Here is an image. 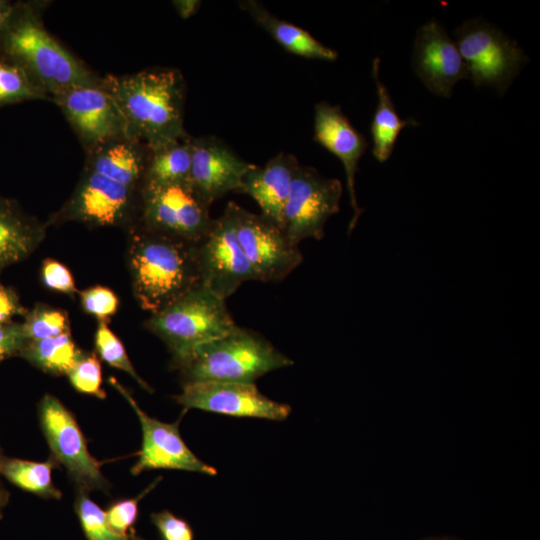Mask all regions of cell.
Returning a JSON list of instances; mask_svg holds the SVG:
<instances>
[{
    "label": "cell",
    "mask_w": 540,
    "mask_h": 540,
    "mask_svg": "<svg viewBox=\"0 0 540 540\" xmlns=\"http://www.w3.org/2000/svg\"><path fill=\"white\" fill-rule=\"evenodd\" d=\"M101 85L116 101L129 138L148 148L187 135L184 129L185 82L174 68H148L106 75Z\"/></svg>",
    "instance_id": "obj_1"
},
{
    "label": "cell",
    "mask_w": 540,
    "mask_h": 540,
    "mask_svg": "<svg viewBox=\"0 0 540 540\" xmlns=\"http://www.w3.org/2000/svg\"><path fill=\"white\" fill-rule=\"evenodd\" d=\"M0 57L23 69L51 100L73 87L101 81L47 31L38 3H14L0 27Z\"/></svg>",
    "instance_id": "obj_2"
},
{
    "label": "cell",
    "mask_w": 540,
    "mask_h": 540,
    "mask_svg": "<svg viewBox=\"0 0 540 540\" xmlns=\"http://www.w3.org/2000/svg\"><path fill=\"white\" fill-rule=\"evenodd\" d=\"M196 244L144 228L133 236L129 265L142 309L154 314L200 283Z\"/></svg>",
    "instance_id": "obj_3"
},
{
    "label": "cell",
    "mask_w": 540,
    "mask_h": 540,
    "mask_svg": "<svg viewBox=\"0 0 540 540\" xmlns=\"http://www.w3.org/2000/svg\"><path fill=\"white\" fill-rule=\"evenodd\" d=\"M293 361L262 335L238 325L229 333L198 346L179 368L183 384L254 383Z\"/></svg>",
    "instance_id": "obj_4"
},
{
    "label": "cell",
    "mask_w": 540,
    "mask_h": 540,
    "mask_svg": "<svg viewBox=\"0 0 540 540\" xmlns=\"http://www.w3.org/2000/svg\"><path fill=\"white\" fill-rule=\"evenodd\" d=\"M146 325L167 345L172 366L177 369L198 346L229 333L237 326L226 299L202 283L152 314Z\"/></svg>",
    "instance_id": "obj_5"
},
{
    "label": "cell",
    "mask_w": 540,
    "mask_h": 540,
    "mask_svg": "<svg viewBox=\"0 0 540 540\" xmlns=\"http://www.w3.org/2000/svg\"><path fill=\"white\" fill-rule=\"evenodd\" d=\"M454 38L476 87H492L503 94L528 61L517 42L482 19L464 22Z\"/></svg>",
    "instance_id": "obj_6"
},
{
    "label": "cell",
    "mask_w": 540,
    "mask_h": 540,
    "mask_svg": "<svg viewBox=\"0 0 540 540\" xmlns=\"http://www.w3.org/2000/svg\"><path fill=\"white\" fill-rule=\"evenodd\" d=\"M40 426L57 462L63 464L80 491L108 492L101 464L88 451L86 438L73 414L55 396L46 394L38 406Z\"/></svg>",
    "instance_id": "obj_7"
},
{
    "label": "cell",
    "mask_w": 540,
    "mask_h": 540,
    "mask_svg": "<svg viewBox=\"0 0 540 540\" xmlns=\"http://www.w3.org/2000/svg\"><path fill=\"white\" fill-rule=\"evenodd\" d=\"M227 205L233 215L237 239L257 281H282L302 263L298 245L288 239L280 226L233 201Z\"/></svg>",
    "instance_id": "obj_8"
},
{
    "label": "cell",
    "mask_w": 540,
    "mask_h": 540,
    "mask_svg": "<svg viewBox=\"0 0 540 540\" xmlns=\"http://www.w3.org/2000/svg\"><path fill=\"white\" fill-rule=\"evenodd\" d=\"M339 179L325 178L315 168L299 165L283 211L282 229L295 245L324 237L327 220L339 211Z\"/></svg>",
    "instance_id": "obj_9"
},
{
    "label": "cell",
    "mask_w": 540,
    "mask_h": 540,
    "mask_svg": "<svg viewBox=\"0 0 540 540\" xmlns=\"http://www.w3.org/2000/svg\"><path fill=\"white\" fill-rule=\"evenodd\" d=\"M143 228L190 243H198L213 223L209 207L189 185L142 186Z\"/></svg>",
    "instance_id": "obj_10"
},
{
    "label": "cell",
    "mask_w": 540,
    "mask_h": 540,
    "mask_svg": "<svg viewBox=\"0 0 540 540\" xmlns=\"http://www.w3.org/2000/svg\"><path fill=\"white\" fill-rule=\"evenodd\" d=\"M196 257L200 283L224 299L234 294L244 282L257 281L237 239L228 205L220 217L213 219L208 233L196 244Z\"/></svg>",
    "instance_id": "obj_11"
},
{
    "label": "cell",
    "mask_w": 540,
    "mask_h": 540,
    "mask_svg": "<svg viewBox=\"0 0 540 540\" xmlns=\"http://www.w3.org/2000/svg\"><path fill=\"white\" fill-rule=\"evenodd\" d=\"M52 101L61 109L87 152L110 140L129 138L124 117L101 81L68 89Z\"/></svg>",
    "instance_id": "obj_12"
},
{
    "label": "cell",
    "mask_w": 540,
    "mask_h": 540,
    "mask_svg": "<svg viewBox=\"0 0 540 540\" xmlns=\"http://www.w3.org/2000/svg\"><path fill=\"white\" fill-rule=\"evenodd\" d=\"M174 400L185 409H200L233 417L283 421L291 413L288 404L262 394L255 383L199 382L183 384Z\"/></svg>",
    "instance_id": "obj_13"
},
{
    "label": "cell",
    "mask_w": 540,
    "mask_h": 540,
    "mask_svg": "<svg viewBox=\"0 0 540 540\" xmlns=\"http://www.w3.org/2000/svg\"><path fill=\"white\" fill-rule=\"evenodd\" d=\"M110 384L119 391L135 411L142 430L138 460L131 468L133 475L146 470L173 469L216 475L214 467L200 460L186 445L179 432V420L165 423L147 415L134 398L115 378Z\"/></svg>",
    "instance_id": "obj_14"
},
{
    "label": "cell",
    "mask_w": 540,
    "mask_h": 540,
    "mask_svg": "<svg viewBox=\"0 0 540 540\" xmlns=\"http://www.w3.org/2000/svg\"><path fill=\"white\" fill-rule=\"evenodd\" d=\"M250 166L214 136L191 137L189 186L208 207L230 192H239Z\"/></svg>",
    "instance_id": "obj_15"
},
{
    "label": "cell",
    "mask_w": 540,
    "mask_h": 540,
    "mask_svg": "<svg viewBox=\"0 0 540 540\" xmlns=\"http://www.w3.org/2000/svg\"><path fill=\"white\" fill-rule=\"evenodd\" d=\"M412 65L423 84L432 93L445 98L451 96L458 81L469 78L454 39L436 20H430L418 29Z\"/></svg>",
    "instance_id": "obj_16"
},
{
    "label": "cell",
    "mask_w": 540,
    "mask_h": 540,
    "mask_svg": "<svg viewBox=\"0 0 540 540\" xmlns=\"http://www.w3.org/2000/svg\"><path fill=\"white\" fill-rule=\"evenodd\" d=\"M314 139L342 163L350 205L353 210L348 234L355 228L362 209L357 203L355 175L358 163L368 147L366 138L352 125L339 106L320 102L315 106Z\"/></svg>",
    "instance_id": "obj_17"
},
{
    "label": "cell",
    "mask_w": 540,
    "mask_h": 540,
    "mask_svg": "<svg viewBox=\"0 0 540 540\" xmlns=\"http://www.w3.org/2000/svg\"><path fill=\"white\" fill-rule=\"evenodd\" d=\"M134 193V189L85 169L65 214L91 225H115L129 213Z\"/></svg>",
    "instance_id": "obj_18"
},
{
    "label": "cell",
    "mask_w": 540,
    "mask_h": 540,
    "mask_svg": "<svg viewBox=\"0 0 540 540\" xmlns=\"http://www.w3.org/2000/svg\"><path fill=\"white\" fill-rule=\"evenodd\" d=\"M299 165L294 155L284 152L277 154L263 167L251 164L239 192L254 199L261 209V215L282 228L284 207Z\"/></svg>",
    "instance_id": "obj_19"
},
{
    "label": "cell",
    "mask_w": 540,
    "mask_h": 540,
    "mask_svg": "<svg viewBox=\"0 0 540 540\" xmlns=\"http://www.w3.org/2000/svg\"><path fill=\"white\" fill-rule=\"evenodd\" d=\"M86 170L136 190L143 182L148 147L132 138L110 140L87 152Z\"/></svg>",
    "instance_id": "obj_20"
},
{
    "label": "cell",
    "mask_w": 540,
    "mask_h": 540,
    "mask_svg": "<svg viewBox=\"0 0 540 540\" xmlns=\"http://www.w3.org/2000/svg\"><path fill=\"white\" fill-rule=\"evenodd\" d=\"M45 230L16 201L0 196V272L27 258L44 239Z\"/></svg>",
    "instance_id": "obj_21"
},
{
    "label": "cell",
    "mask_w": 540,
    "mask_h": 540,
    "mask_svg": "<svg viewBox=\"0 0 540 540\" xmlns=\"http://www.w3.org/2000/svg\"><path fill=\"white\" fill-rule=\"evenodd\" d=\"M239 6L288 52L311 59H337V51L323 45L306 30L275 17L258 1H241Z\"/></svg>",
    "instance_id": "obj_22"
},
{
    "label": "cell",
    "mask_w": 540,
    "mask_h": 540,
    "mask_svg": "<svg viewBox=\"0 0 540 540\" xmlns=\"http://www.w3.org/2000/svg\"><path fill=\"white\" fill-rule=\"evenodd\" d=\"M191 136L148 148L142 186L189 185Z\"/></svg>",
    "instance_id": "obj_23"
},
{
    "label": "cell",
    "mask_w": 540,
    "mask_h": 540,
    "mask_svg": "<svg viewBox=\"0 0 540 540\" xmlns=\"http://www.w3.org/2000/svg\"><path fill=\"white\" fill-rule=\"evenodd\" d=\"M372 75L377 91V107L371 122L372 154L380 163L386 162L393 153L401 130L418 125L413 118L402 120L394 106L389 91L379 78V58L372 64Z\"/></svg>",
    "instance_id": "obj_24"
},
{
    "label": "cell",
    "mask_w": 540,
    "mask_h": 540,
    "mask_svg": "<svg viewBox=\"0 0 540 540\" xmlns=\"http://www.w3.org/2000/svg\"><path fill=\"white\" fill-rule=\"evenodd\" d=\"M83 352L74 343L70 332L41 340L27 341L18 356L53 375H68Z\"/></svg>",
    "instance_id": "obj_25"
},
{
    "label": "cell",
    "mask_w": 540,
    "mask_h": 540,
    "mask_svg": "<svg viewBox=\"0 0 540 540\" xmlns=\"http://www.w3.org/2000/svg\"><path fill=\"white\" fill-rule=\"evenodd\" d=\"M56 463L53 456L44 462L3 456L0 462V475L18 488L42 498L60 499L62 493L52 480V471Z\"/></svg>",
    "instance_id": "obj_26"
},
{
    "label": "cell",
    "mask_w": 540,
    "mask_h": 540,
    "mask_svg": "<svg viewBox=\"0 0 540 540\" xmlns=\"http://www.w3.org/2000/svg\"><path fill=\"white\" fill-rule=\"evenodd\" d=\"M27 100H51L15 64L0 60V105L13 104Z\"/></svg>",
    "instance_id": "obj_27"
},
{
    "label": "cell",
    "mask_w": 540,
    "mask_h": 540,
    "mask_svg": "<svg viewBox=\"0 0 540 540\" xmlns=\"http://www.w3.org/2000/svg\"><path fill=\"white\" fill-rule=\"evenodd\" d=\"M22 332L27 341L41 340L70 332L67 314L60 310L37 305L27 312L21 323Z\"/></svg>",
    "instance_id": "obj_28"
},
{
    "label": "cell",
    "mask_w": 540,
    "mask_h": 540,
    "mask_svg": "<svg viewBox=\"0 0 540 540\" xmlns=\"http://www.w3.org/2000/svg\"><path fill=\"white\" fill-rule=\"evenodd\" d=\"M95 348L102 360L110 366L129 374L144 390L152 392V388L136 372L125 347L113 333L105 320H100L95 333Z\"/></svg>",
    "instance_id": "obj_29"
},
{
    "label": "cell",
    "mask_w": 540,
    "mask_h": 540,
    "mask_svg": "<svg viewBox=\"0 0 540 540\" xmlns=\"http://www.w3.org/2000/svg\"><path fill=\"white\" fill-rule=\"evenodd\" d=\"M75 512L87 540H129L115 532L109 525L106 513L84 491L78 492Z\"/></svg>",
    "instance_id": "obj_30"
},
{
    "label": "cell",
    "mask_w": 540,
    "mask_h": 540,
    "mask_svg": "<svg viewBox=\"0 0 540 540\" xmlns=\"http://www.w3.org/2000/svg\"><path fill=\"white\" fill-rule=\"evenodd\" d=\"M71 385L84 394L96 396L99 399L106 397L102 389V367L95 353L84 354L67 375Z\"/></svg>",
    "instance_id": "obj_31"
},
{
    "label": "cell",
    "mask_w": 540,
    "mask_h": 540,
    "mask_svg": "<svg viewBox=\"0 0 540 540\" xmlns=\"http://www.w3.org/2000/svg\"><path fill=\"white\" fill-rule=\"evenodd\" d=\"M80 299L83 309L100 320L113 315L118 308V298L115 293L103 286H95L82 291Z\"/></svg>",
    "instance_id": "obj_32"
},
{
    "label": "cell",
    "mask_w": 540,
    "mask_h": 540,
    "mask_svg": "<svg viewBox=\"0 0 540 540\" xmlns=\"http://www.w3.org/2000/svg\"><path fill=\"white\" fill-rule=\"evenodd\" d=\"M156 483L157 481H155L150 488L146 489L141 496L132 499H123L109 506L105 513L110 527L115 532L124 536H130L132 534H129L128 531L131 530L137 520L139 500L144 494L149 492Z\"/></svg>",
    "instance_id": "obj_33"
},
{
    "label": "cell",
    "mask_w": 540,
    "mask_h": 540,
    "mask_svg": "<svg viewBox=\"0 0 540 540\" xmlns=\"http://www.w3.org/2000/svg\"><path fill=\"white\" fill-rule=\"evenodd\" d=\"M151 521L162 540H194L190 524L168 510L152 513Z\"/></svg>",
    "instance_id": "obj_34"
},
{
    "label": "cell",
    "mask_w": 540,
    "mask_h": 540,
    "mask_svg": "<svg viewBox=\"0 0 540 540\" xmlns=\"http://www.w3.org/2000/svg\"><path fill=\"white\" fill-rule=\"evenodd\" d=\"M43 283L51 290L73 294L76 292L75 281L70 270L54 259H46L42 264Z\"/></svg>",
    "instance_id": "obj_35"
},
{
    "label": "cell",
    "mask_w": 540,
    "mask_h": 540,
    "mask_svg": "<svg viewBox=\"0 0 540 540\" xmlns=\"http://www.w3.org/2000/svg\"><path fill=\"white\" fill-rule=\"evenodd\" d=\"M26 342L21 324L10 322L0 325V362L18 355Z\"/></svg>",
    "instance_id": "obj_36"
},
{
    "label": "cell",
    "mask_w": 540,
    "mask_h": 540,
    "mask_svg": "<svg viewBox=\"0 0 540 540\" xmlns=\"http://www.w3.org/2000/svg\"><path fill=\"white\" fill-rule=\"evenodd\" d=\"M26 309L21 305L17 294L0 283V325L11 322L15 315H26Z\"/></svg>",
    "instance_id": "obj_37"
},
{
    "label": "cell",
    "mask_w": 540,
    "mask_h": 540,
    "mask_svg": "<svg viewBox=\"0 0 540 540\" xmlns=\"http://www.w3.org/2000/svg\"><path fill=\"white\" fill-rule=\"evenodd\" d=\"M173 6L175 7L179 16L183 19H188L197 13L201 1L197 0H176L173 1Z\"/></svg>",
    "instance_id": "obj_38"
},
{
    "label": "cell",
    "mask_w": 540,
    "mask_h": 540,
    "mask_svg": "<svg viewBox=\"0 0 540 540\" xmlns=\"http://www.w3.org/2000/svg\"><path fill=\"white\" fill-rule=\"evenodd\" d=\"M14 7V3L0 0V27L6 22Z\"/></svg>",
    "instance_id": "obj_39"
},
{
    "label": "cell",
    "mask_w": 540,
    "mask_h": 540,
    "mask_svg": "<svg viewBox=\"0 0 540 540\" xmlns=\"http://www.w3.org/2000/svg\"><path fill=\"white\" fill-rule=\"evenodd\" d=\"M10 499V493L0 484V519L3 517V512Z\"/></svg>",
    "instance_id": "obj_40"
},
{
    "label": "cell",
    "mask_w": 540,
    "mask_h": 540,
    "mask_svg": "<svg viewBox=\"0 0 540 540\" xmlns=\"http://www.w3.org/2000/svg\"><path fill=\"white\" fill-rule=\"evenodd\" d=\"M129 540H143L142 538L136 536L134 533L131 534Z\"/></svg>",
    "instance_id": "obj_41"
},
{
    "label": "cell",
    "mask_w": 540,
    "mask_h": 540,
    "mask_svg": "<svg viewBox=\"0 0 540 540\" xmlns=\"http://www.w3.org/2000/svg\"><path fill=\"white\" fill-rule=\"evenodd\" d=\"M426 540H455V539H451V538H429V539H426Z\"/></svg>",
    "instance_id": "obj_42"
},
{
    "label": "cell",
    "mask_w": 540,
    "mask_h": 540,
    "mask_svg": "<svg viewBox=\"0 0 540 540\" xmlns=\"http://www.w3.org/2000/svg\"><path fill=\"white\" fill-rule=\"evenodd\" d=\"M2 458H3V455H2V453H1V451H0V462H1V459H2Z\"/></svg>",
    "instance_id": "obj_43"
}]
</instances>
